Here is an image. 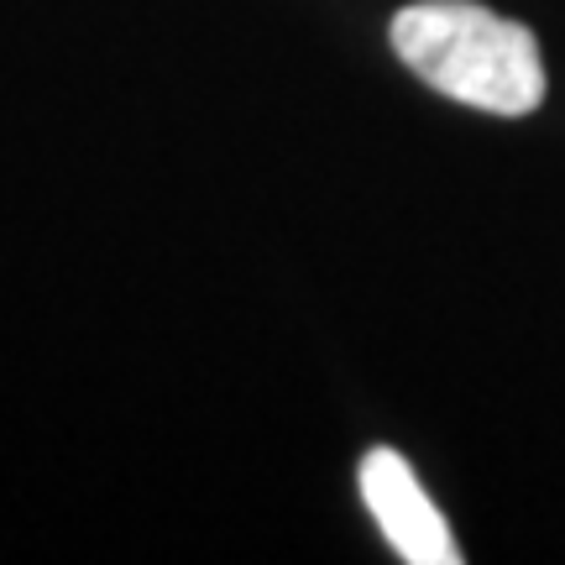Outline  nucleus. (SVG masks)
<instances>
[{"label": "nucleus", "mask_w": 565, "mask_h": 565, "mask_svg": "<svg viewBox=\"0 0 565 565\" xmlns=\"http://www.w3.org/2000/svg\"><path fill=\"white\" fill-rule=\"evenodd\" d=\"M393 53L429 89L487 116H529L545 100V63L529 26L477 0H419L393 17Z\"/></svg>", "instance_id": "f257e3e1"}, {"label": "nucleus", "mask_w": 565, "mask_h": 565, "mask_svg": "<svg viewBox=\"0 0 565 565\" xmlns=\"http://www.w3.org/2000/svg\"><path fill=\"white\" fill-rule=\"evenodd\" d=\"M362 498L372 508L377 529L387 534V545L398 550V561L408 565H461V550L445 529L440 508L429 503V492L419 487L414 466L398 450H372L362 461Z\"/></svg>", "instance_id": "f03ea898"}]
</instances>
